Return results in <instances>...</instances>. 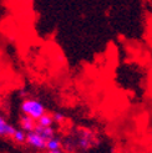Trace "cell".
Segmentation results:
<instances>
[{
  "label": "cell",
  "instance_id": "6da1fadb",
  "mask_svg": "<svg viewBox=\"0 0 152 153\" xmlns=\"http://www.w3.org/2000/svg\"><path fill=\"white\" fill-rule=\"evenodd\" d=\"M20 110L25 116L31 117L35 121H37L42 114L46 113L45 106L39 100H35V98H26V100H24L20 106Z\"/></svg>",
  "mask_w": 152,
  "mask_h": 153
},
{
  "label": "cell",
  "instance_id": "7a4b0ae2",
  "mask_svg": "<svg viewBox=\"0 0 152 153\" xmlns=\"http://www.w3.org/2000/svg\"><path fill=\"white\" fill-rule=\"evenodd\" d=\"M25 142L28 143L29 147L37 149V151L45 149V147H46V140H45L41 134L37 133L36 131L26 132V141Z\"/></svg>",
  "mask_w": 152,
  "mask_h": 153
},
{
  "label": "cell",
  "instance_id": "3957f363",
  "mask_svg": "<svg viewBox=\"0 0 152 153\" xmlns=\"http://www.w3.org/2000/svg\"><path fill=\"white\" fill-rule=\"evenodd\" d=\"M15 127L11 126L3 116H0V137H11Z\"/></svg>",
  "mask_w": 152,
  "mask_h": 153
},
{
  "label": "cell",
  "instance_id": "277c9868",
  "mask_svg": "<svg viewBox=\"0 0 152 153\" xmlns=\"http://www.w3.org/2000/svg\"><path fill=\"white\" fill-rule=\"evenodd\" d=\"M36 126V121L33 120L31 117H29V116H22L21 120H20V127L22 131H25V132H30V131H34V128Z\"/></svg>",
  "mask_w": 152,
  "mask_h": 153
},
{
  "label": "cell",
  "instance_id": "5b68a950",
  "mask_svg": "<svg viewBox=\"0 0 152 153\" xmlns=\"http://www.w3.org/2000/svg\"><path fill=\"white\" fill-rule=\"evenodd\" d=\"M34 131H36L39 134H41L45 140H49V138H51V137L55 136V129L52 128V126L51 127H42V126L36 125Z\"/></svg>",
  "mask_w": 152,
  "mask_h": 153
},
{
  "label": "cell",
  "instance_id": "8992f818",
  "mask_svg": "<svg viewBox=\"0 0 152 153\" xmlns=\"http://www.w3.org/2000/svg\"><path fill=\"white\" fill-rule=\"evenodd\" d=\"M60 148H61V141L57 137L54 136L51 138L46 140V147H45V149H48L50 152V151H59Z\"/></svg>",
  "mask_w": 152,
  "mask_h": 153
},
{
  "label": "cell",
  "instance_id": "52a82bcc",
  "mask_svg": "<svg viewBox=\"0 0 152 153\" xmlns=\"http://www.w3.org/2000/svg\"><path fill=\"white\" fill-rule=\"evenodd\" d=\"M11 138H13V141L15 142V143H25V141H26V132L25 131H22V129L20 128V129H16L15 128V131H14V133L11 134Z\"/></svg>",
  "mask_w": 152,
  "mask_h": 153
},
{
  "label": "cell",
  "instance_id": "ba28073f",
  "mask_svg": "<svg viewBox=\"0 0 152 153\" xmlns=\"http://www.w3.org/2000/svg\"><path fill=\"white\" fill-rule=\"evenodd\" d=\"M79 147L82 149H87L91 147V136L90 133H83L79 137Z\"/></svg>",
  "mask_w": 152,
  "mask_h": 153
},
{
  "label": "cell",
  "instance_id": "9c48e42d",
  "mask_svg": "<svg viewBox=\"0 0 152 153\" xmlns=\"http://www.w3.org/2000/svg\"><path fill=\"white\" fill-rule=\"evenodd\" d=\"M52 123H54V120H52V117L50 116V114H48V113L42 114V116L36 121V125L42 126V127H51Z\"/></svg>",
  "mask_w": 152,
  "mask_h": 153
},
{
  "label": "cell",
  "instance_id": "30bf717a",
  "mask_svg": "<svg viewBox=\"0 0 152 153\" xmlns=\"http://www.w3.org/2000/svg\"><path fill=\"white\" fill-rule=\"evenodd\" d=\"M52 120H54V122H57V123H60V122H63L64 121V114L63 113H59V112H55L54 114H52Z\"/></svg>",
  "mask_w": 152,
  "mask_h": 153
},
{
  "label": "cell",
  "instance_id": "8fae6325",
  "mask_svg": "<svg viewBox=\"0 0 152 153\" xmlns=\"http://www.w3.org/2000/svg\"><path fill=\"white\" fill-rule=\"evenodd\" d=\"M48 153H63V152L59 149V151H50V152H48Z\"/></svg>",
  "mask_w": 152,
  "mask_h": 153
}]
</instances>
